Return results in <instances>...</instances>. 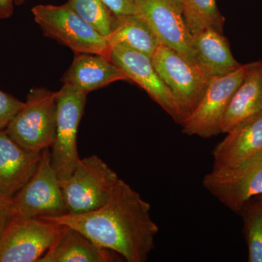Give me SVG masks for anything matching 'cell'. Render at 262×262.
<instances>
[{"instance_id": "21", "label": "cell", "mask_w": 262, "mask_h": 262, "mask_svg": "<svg viewBox=\"0 0 262 262\" xmlns=\"http://www.w3.org/2000/svg\"><path fill=\"white\" fill-rule=\"evenodd\" d=\"M67 3L105 37L111 33L115 14L102 0H68Z\"/></svg>"}, {"instance_id": "2", "label": "cell", "mask_w": 262, "mask_h": 262, "mask_svg": "<svg viewBox=\"0 0 262 262\" xmlns=\"http://www.w3.org/2000/svg\"><path fill=\"white\" fill-rule=\"evenodd\" d=\"M34 21L46 37L70 48L75 53L99 55L110 59L107 39L65 3L38 5L32 9Z\"/></svg>"}, {"instance_id": "3", "label": "cell", "mask_w": 262, "mask_h": 262, "mask_svg": "<svg viewBox=\"0 0 262 262\" xmlns=\"http://www.w3.org/2000/svg\"><path fill=\"white\" fill-rule=\"evenodd\" d=\"M56 117L57 92L34 88L29 91L23 107L5 131L24 149L41 153L53 145Z\"/></svg>"}, {"instance_id": "27", "label": "cell", "mask_w": 262, "mask_h": 262, "mask_svg": "<svg viewBox=\"0 0 262 262\" xmlns=\"http://www.w3.org/2000/svg\"><path fill=\"white\" fill-rule=\"evenodd\" d=\"M26 0H15V5H21L25 3Z\"/></svg>"}, {"instance_id": "29", "label": "cell", "mask_w": 262, "mask_h": 262, "mask_svg": "<svg viewBox=\"0 0 262 262\" xmlns=\"http://www.w3.org/2000/svg\"><path fill=\"white\" fill-rule=\"evenodd\" d=\"M261 64H262V61H261Z\"/></svg>"}, {"instance_id": "5", "label": "cell", "mask_w": 262, "mask_h": 262, "mask_svg": "<svg viewBox=\"0 0 262 262\" xmlns=\"http://www.w3.org/2000/svg\"><path fill=\"white\" fill-rule=\"evenodd\" d=\"M66 226L37 217L14 216L0 237V262H38Z\"/></svg>"}, {"instance_id": "28", "label": "cell", "mask_w": 262, "mask_h": 262, "mask_svg": "<svg viewBox=\"0 0 262 262\" xmlns=\"http://www.w3.org/2000/svg\"><path fill=\"white\" fill-rule=\"evenodd\" d=\"M256 198V200H257V201L259 202V203H261L262 204V195L258 196H257V198Z\"/></svg>"}, {"instance_id": "18", "label": "cell", "mask_w": 262, "mask_h": 262, "mask_svg": "<svg viewBox=\"0 0 262 262\" xmlns=\"http://www.w3.org/2000/svg\"><path fill=\"white\" fill-rule=\"evenodd\" d=\"M262 112L261 61L248 64L246 77L234 93L224 117L221 134H227L244 120Z\"/></svg>"}, {"instance_id": "15", "label": "cell", "mask_w": 262, "mask_h": 262, "mask_svg": "<svg viewBox=\"0 0 262 262\" xmlns=\"http://www.w3.org/2000/svg\"><path fill=\"white\" fill-rule=\"evenodd\" d=\"M130 81L116 64L106 57L90 53H75V58L62 78L85 94L117 81Z\"/></svg>"}, {"instance_id": "6", "label": "cell", "mask_w": 262, "mask_h": 262, "mask_svg": "<svg viewBox=\"0 0 262 262\" xmlns=\"http://www.w3.org/2000/svg\"><path fill=\"white\" fill-rule=\"evenodd\" d=\"M87 96L67 84H63L57 91L56 135L51 147V156L52 165L61 181L70 177L80 160L77 132Z\"/></svg>"}, {"instance_id": "14", "label": "cell", "mask_w": 262, "mask_h": 262, "mask_svg": "<svg viewBox=\"0 0 262 262\" xmlns=\"http://www.w3.org/2000/svg\"><path fill=\"white\" fill-rule=\"evenodd\" d=\"M42 152L24 149L0 130V194L13 198L32 178Z\"/></svg>"}, {"instance_id": "19", "label": "cell", "mask_w": 262, "mask_h": 262, "mask_svg": "<svg viewBox=\"0 0 262 262\" xmlns=\"http://www.w3.org/2000/svg\"><path fill=\"white\" fill-rule=\"evenodd\" d=\"M106 38L111 48L122 45L150 58L160 44L149 26L136 14L115 15L113 29Z\"/></svg>"}, {"instance_id": "4", "label": "cell", "mask_w": 262, "mask_h": 262, "mask_svg": "<svg viewBox=\"0 0 262 262\" xmlns=\"http://www.w3.org/2000/svg\"><path fill=\"white\" fill-rule=\"evenodd\" d=\"M118 176L97 155L80 159L72 173L61 181L68 213H83L106 203Z\"/></svg>"}, {"instance_id": "24", "label": "cell", "mask_w": 262, "mask_h": 262, "mask_svg": "<svg viewBox=\"0 0 262 262\" xmlns=\"http://www.w3.org/2000/svg\"><path fill=\"white\" fill-rule=\"evenodd\" d=\"M12 198L0 194V237L13 217Z\"/></svg>"}, {"instance_id": "23", "label": "cell", "mask_w": 262, "mask_h": 262, "mask_svg": "<svg viewBox=\"0 0 262 262\" xmlns=\"http://www.w3.org/2000/svg\"><path fill=\"white\" fill-rule=\"evenodd\" d=\"M24 104L20 100L0 91V130H5Z\"/></svg>"}, {"instance_id": "8", "label": "cell", "mask_w": 262, "mask_h": 262, "mask_svg": "<svg viewBox=\"0 0 262 262\" xmlns=\"http://www.w3.org/2000/svg\"><path fill=\"white\" fill-rule=\"evenodd\" d=\"M248 70V64H242L232 73L209 79L201 101L183 122V134L203 139L221 134L229 102L246 77Z\"/></svg>"}, {"instance_id": "20", "label": "cell", "mask_w": 262, "mask_h": 262, "mask_svg": "<svg viewBox=\"0 0 262 262\" xmlns=\"http://www.w3.org/2000/svg\"><path fill=\"white\" fill-rule=\"evenodd\" d=\"M192 36L206 29L223 31L225 18L220 13L216 0H176Z\"/></svg>"}, {"instance_id": "10", "label": "cell", "mask_w": 262, "mask_h": 262, "mask_svg": "<svg viewBox=\"0 0 262 262\" xmlns=\"http://www.w3.org/2000/svg\"><path fill=\"white\" fill-rule=\"evenodd\" d=\"M151 61L187 119L201 101L208 79L194 63L163 43L158 45Z\"/></svg>"}, {"instance_id": "16", "label": "cell", "mask_w": 262, "mask_h": 262, "mask_svg": "<svg viewBox=\"0 0 262 262\" xmlns=\"http://www.w3.org/2000/svg\"><path fill=\"white\" fill-rule=\"evenodd\" d=\"M194 63L207 79L232 73L241 67L222 33L206 29L192 36Z\"/></svg>"}, {"instance_id": "26", "label": "cell", "mask_w": 262, "mask_h": 262, "mask_svg": "<svg viewBox=\"0 0 262 262\" xmlns=\"http://www.w3.org/2000/svg\"><path fill=\"white\" fill-rule=\"evenodd\" d=\"M15 0H0V19L9 18L14 11Z\"/></svg>"}, {"instance_id": "22", "label": "cell", "mask_w": 262, "mask_h": 262, "mask_svg": "<svg viewBox=\"0 0 262 262\" xmlns=\"http://www.w3.org/2000/svg\"><path fill=\"white\" fill-rule=\"evenodd\" d=\"M241 213L244 215L248 261L262 262V204L258 201L253 203L249 202Z\"/></svg>"}, {"instance_id": "1", "label": "cell", "mask_w": 262, "mask_h": 262, "mask_svg": "<svg viewBox=\"0 0 262 262\" xmlns=\"http://www.w3.org/2000/svg\"><path fill=\"white\" fill-rule=\"evenodd\" d=\"M150 210L149 203L119 179L108 201L97 209L41 218L80 231L98 246L117 253L127 262H145L159 232Z\"/></svg>"}, {"instance_id": "25", "label": "cell", "mask_w": 262, "mask_h": 262, "mask_svg": "<svg viewBox=\"0 0 262 262\" xmlns=\"http://www.w3.org/2000/svg\"><path fill=\"white\" fill-rule=\"evenodd\" d=\"M115 15L134 14V0H102Z\"/></svg>"}, {"instance_id": "11", "label": "cell", "mask_w": 262, "mask_h": 262, "mask_svg": "<svg viewBox=\"0 0 262 262\" xmlns=\"http://www.w3.org/2000/svg\"><path fill=\"white\" fill-rule=\"evenodd\" d=\"M134 8L160 43L195 65L192 36L176 0H134Z\"/></svg>"}, {"instance_id": "7", "label": "cell", "mask_w": 262, "mask_h": 262, "mask_svg": "<svg viewBox=\"0 0 262 262\" xmlns=\"http://www.w3.org/2000/svg\"><path fill=\"white\" fill-rule=\"evenodd\" d=\"M12 200L14 216L37 218L68 213L61 180L52 165L51 148L43 150L35 173Z\"/></svg>"}, {"instance_id": "17", "label": "cell", "mask_w": 262, "mask_h": 262, "mask_svg": "<svg viewBox=\"0 0 262 262\" xmlns=\"http://www.w3.org/2000/svg\"><path fill=\"white\" fill-rule=\"evenodd\" d=\"M121 259L117 253L98 246L80 231L66 226L61 237L38 262H115Z\"/></svg>"}, {"instance_id": "13", "label": "cell", "mask_w": 262, "mask_h": 262, "mask_svg": "<svg viewBox=\"0 0 262 262\" xmlns=\"http://www.w3.org/2000/svg\"><path fill=\"white\" fill-rule=\"evenodd\" d=\"M262 153V112L238 124L212 151L213 168L237 166Z\"/></svg>"}, {"instance_id": "9", "label": "cell", "mask_w": 262, "mask_h": 262, "mask_svg": "<svg viewBox=\"0 0 262 262\" xmlns=\"http://www.w3.org/2000/svg\"><path fill=\"white\" fill-rule=\"evenodd\" d=\"M203 185L224 206L241 213L251 199L262 195V153L237 166L213 168Z\"/></svg>"}, {"instance_id": "12", "label": "cell", "mask_w": 262, "mask_h": 262, "mask_svg": "<svg viewBox=\"0 0 262 262\" xmlns=\"http://www.w3.org/2000/svg\"><path fill=\"white\" fill-rule=\"evenodd\" d=\"M110 60L144 90L177 123L182 125L186 116L179 107L173 94L160 78L153 66L151 58L135 50L117 45L112 48Z\"/></svg>"}]
</instances>
